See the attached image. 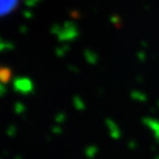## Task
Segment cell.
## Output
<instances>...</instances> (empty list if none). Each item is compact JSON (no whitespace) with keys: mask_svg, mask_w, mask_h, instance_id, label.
I'll use <instances>...</instances> for the list:
<instances>
[{"mask_svg":"<svg viewBox=\"0 0 159 159\" xmlns=\"http://www.w3.org/2000/svg\"><path fill=\"white\" fill-rule=\"evenodd\" d=\"M21 0H0V18L13 13L20 6Z\"/></svg>","mask_w":159,"mask_h":159,"instance_id":"obj_1","label":"cell"}]
</instances>
